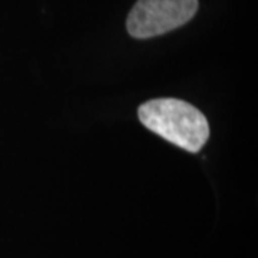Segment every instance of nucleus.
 <instances>
[{
    "instance_id": "obj_2",
    "label": "nucleus",
    "mask_w": 258,
    "mask_h": 258,
    "mask_svg": "<svg viewBox=\"0 0 258 258\" xmlns=\"http://www.w3.org/2000/svg\"><path fill=\"white\" fill-rule=\"evenodd\" d=\"M198 10V0H138L129 12L126 29L137 39L168 33L185 25Z\"/></svg>"
},
{
    "instance_id": "obj_1",
    "label": "nucleus",
    "mask_w": 258,
    "mask_h": 258,
    "mask_svg": "<svg viewBox=\"0 0 258 258\" xmlns=\"http://www.w3.org/2000/svg\"><path fill=\"white\" fill-rule=\"evenodd\" d=\"M139 120L169 144L197 154L210 138V125L191 103L174 98L145 102L138 109Z\"/></svg>"
}]
</instances>
